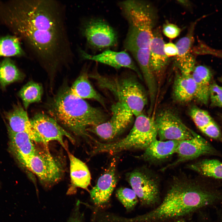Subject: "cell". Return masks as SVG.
<instances>
[{"instance_id":"cell-15","label":"cell","mask_w":222,"mask_h":222,"mask_svg":"<svg viewBox=\"0 0 222 222\" xmlns=\"http://www.w3.org/2000/svg\"><path fill=\"white\" fill-rule=\"evenodd\" d=\"M81 56L84 59L90 60L108 65L115 68H125L135 72L139 77L142 76L132 58L126 51H114L109 50L96 55H92L84 51H80Z\"/></svg>"},{"instance_id":"cell-6","label":"cell","mask_w":222,"mask_h":222,"mask_svg":"<svg viewBox=\"0 0 222 222\" xmlns=\"http://www.w3.org/2000/svg\"><path fill=\"white\" fill-rule=\"evenodd\" d=\"M129 134L122 139L113 143L103 144L104 152L114 153L131 149H146L157 139L155 119L142 113L136 117Z\"/></svg>"},{"instance_id":"cell-27","label":"cell","mask_w":222,"mask_h":222,"mask_svg":"<svg viewBox=\"0 0 222 222\" xmlns=\"http://www.w3.org/2000/svg\"><path fill=\"white\" fill-rule=\"evenodd\" d=\"M42 92V85L31 81L23 86L18 94L22 100L24 108L27 109L31 104L40 101Z\"/></svg>"},{"instance_id":"cell-3","label":"cell","mask_w":222,"mask_h":222,"mask_svg":"<svg viewBox=\"0 0 222 222\" xmlns=\"http://www.w3.org/2000/svg\"><path fill=\"white\" fill-rule=\"evenodd\" d=\"M48 112L58 123L76 135L86 137L90 138L89 128L104 122L106 119L103 111L72 94L67 87L61 89L52 99Z\"/></svg>"},{"instance_id":"cell-5","label":"cell","mask_w":222,"mask_h":222,"mask_svg":"<svg viewBox=\"0 0 222 222\" xmlns=\"http://www.w3.org/2000/svg\"><path fill=\"white\" fill-rule=\"evenodd\" d=\"M99 86L110 91L117 101L122 103L136 117L140 114L147 103L142 88L132 76L111 78L95 73L90 75Z\"/></svg>"},{"instance_id":"cell-11","label":"cell","mask_w":222,"mask_h":222,"mask_svg":"<svg viewBox=\"0 0 222 222\" xmlns=\"http://www.w3.org/2000/svg\"><path fill=\"white\" fill-rule=\"evenodd\" d=\"M155 119L159 140L181 141L190 139L193 136L194 131L170 111L160 112Z\"/></svg>"},{"instance_id":"cell-8","label":"cell","mask_w":222,"mask_h":222,"mask_svg":"<svg viewBox=\"0 0 222 222\" xmlns=\"http://www.w3.org/2000/svg\"><path fill=\"white\" fill-rule=\"evenodd\" d=\"M47 146L44 145L42 149L36 148L34 154L28 159L24 166L35 174L43 183L50 185L59 181L62 171Z\"/></svg>"},{"instance_id":"cell-20","label":"cell","mask_w":222,"mask_h":222,"mask_svg":"<svg viewBox=\"0 0 222 222\" xmlns=\"http://www.w3.org/2000/svg\"><path fill=\"white\" fill-rule=\"evenodd\" d=\"M165 44L160 30L158 28L153 30L150 46V61L154 74L160 72L169 61V57L164 51Z\"/></svg>"},{"instance_id":"cell-13","label":"cell","mask_w":222,"mask_h":222,"mask_svg":"<svg viewBox=\"0 0 222 222\" xmlns=\"http://www.w3.org/2000/svg\"><path fill=\"white\" fill-rule=\"evenodd\" d=\"M30 121L33 128L41 138L43 144L45 145H47L50 141H56L65 148L63 140L64 136L72 142L74 141L71 135L51 117L39 113L35 114Z\"/></svg>"},{"instance_id":"cell-29","label":"cell","mask_w":222,"mask_h":222,"mask_svg":"<svg viewBox=\"0 0 222 222\" xmlns=\"http://www.w3.org/2000/svg\"><path fill=\"white\" fill-rule=\"evenodd\" d=\"M116 195L128 212L133 210L139 201L137 195L132 189L120 188L117 190Z\"/></svg>"},{"instance_id":"cell-18","label":"cell","mask_w":222,"mask_h":222,"mask_svg":"<svg viewBox=\"0 0 222 222\" xmlns=\"http://www.w3.org/2000/svg\"><path fill=\"white\" fill-rule=\"evenodd\" d=\"M195 25V23H193L187 34L179 40L175 44L178 49V54L175 60L180 71L193 70L195 67V58L191 52Z\"/></svg>"},{"instance_id":"cell-7","label":"cell","mask_w":222,"mask_h":222,"mask_svg":"<svg viewBox=\"0 0 222 222\" xmlns=\"http://www.w3.org/2000/svg\"><path fill=\"white\" fill-rule=\"evenodd\" d=\"M128 182L137 195L141 205L153 208L160 203V181L151 171H136L129 176Z\"/></svg>"},{"instance_id":"cell-22","label":"cell","mask_w":222,"mask_h":222,"mask_svg":"<svg viewBox=\"0 0 222 222\" xmlns=\"http://www.w3.org/2000/svg\"><path fill=\"white\" fill-rule=\"evenodd\" d=\"M192 72L180 71L176 77L173 92L175 99L179 102H188L195 98L196 87Z\"/></svg>"},{"instance_id":"cell-26","label":"cell","mask_w":222,"mask_h":222,"mask_svg":"<svg viewBox=\"0 0 222 222\" xmlns=\"http://www.w3.org/2000/svg\"><path fill=\"white\" fill-rule=\"evenodd\" d=\"M24 76V74L9 58H5L0 62V85L3 89L12 83L22 80Z\"/></svg>"},{"instance_id":"cell-31","label":"cell","mask_w":222,"mask_h":222,"mask_svg":"<svg viewBox=\"0 0 222 222\" xmlns=\"http://www.w3.org/2000/svg\"><path fill=\"white\" fill-rule=\"evenodd\" d=\"M213 105L222 107V87L215 83L210 84L209 96Z\"/></svg>"},{"instance_id":"cell-10","label":"cell","mask_w":222,"mask_h":222,"mask_svg":"<svg viewBox=\"0 0 222 222\" xmlns=\"http://www.w3.org/2000/svg\"><path fill=\"white\" fill-rule=\"evenodd\" d=\"M82 32L88 44L96 49L113 47L117 42L115 30L101 19L93 18L88 20L83 25Z\"/></svg>"},{"instance_id":"cell-33","label":"cell","mask_w":222,"mask_h":222,"mask_svg":"<svg viewBox=\"0 0 222 222\" xmlns=\"http://www.w3.org/2000/svg\"><path fill=\"white\" fill-rule=\"evenodd\" d=\"M80 202H77L74 209L68 222H83L84 215L80 210Z\"/></svg>"},{"instance_id":"cell-1","label":"cell","mask_w":222,"mask_h":222,"mask_svg":"<svg viewBox=\"0 0 222 222\" xmlns=\"http://www.w3.org/2000/svg\"><path fill=\"white\" fill-rule=\"evenodd\" d=\"M65 10L56 1L24 0L0 5V18L33 55L51 68L72 60Z\"/></svg>"},{"instance_id":"cell-19","label":"cell","mask_w":222,"mask_h":222,"mask_svg":"<svg viewBox=\"0 0 222 222\" xmlns=\"http://www.w3.org/2000/svg\"><path fill=\"white\" fill-rule=\"evenodd\" d=\"M68 155L71 187L68 190V194L74 193V189L76 187L87 190L91 180L90 173L87 166L72 154L68 153Z\"/></svg>"},{"instance_id":"cell-30","label":"cell","mask_w":222,"mask_h":222,"mask_svg":"<svg viewBox=\"0 0 222 222\" xmlns=\"http://www.w3.org/2000/svg\"><path fill=\"white\" fill-rule=\"evenodd\" d=\"M190 114L195 125L201 131L215 122L208 112L197 107L192 108Z\"/></svg>"},{"instance_id":"cell-4","label":"cell","mask_w":222,"mask_h":222,"mask_svg":"<svg viewBox=\"0 0 222 222\" xmlns=\"http://www.w3.org/2000/svg\"><path fill=\"white\" fill-rule=\"evenodd\" d=\"M118 4L128 25L124 42L125 49L131 54L149 49L156 18L152 5L136 0L121 1Z\"/></svg>"},{"instance_id":"cell-23","label":"cell","mask_w":222,"mask_h":222,"mask_svg":"<svg viewBox=\"0 0 222 222\" xmlns=\"http://www.w3.org/2000/svg\"><path fill=\"white\" fill-rule=\"evenodd\" d=\"M192 75L196 87L195 98L206 104L209 97L211 72L207 67L199 65L195 67Z\"/></svg>"},{"instance_id":"cell-9","label":"cell","mask_w":222,"mask_h":222,"mask_svg":"<svg viewBox=\"0 0 222 222\" xmlns=\"http://www.w3.org/2000/svg\"><path fill=\"white\" fill-rule=\"evenodd\" d=\"M111 111L112 116L109 121L92 127L88 131L103 140H109L124 130L131 122L134 115L125 105L118 101L112 106Z\"/></svg>"},{"instance_id":"cell-24","label":"cell","mask_w":222,"mask_h":222,"mask_svg":"<svg viewBox=\"0 0 222 222\" xmlns=\"http://www.w3.org/2000/svg\"><path fill=\"white\" fill-rule=\"evenodd\" d=\"M86 72L80 75L70 88L71 93L82 99H93L105 106L104 101L101 96L93 88L88 79Z\"/></svg>"},{"instance_id":"cell-2","label":"cell","mask_w":222,"mask_h":222,"mask_svg":"<svg viewBox=\"0 0 222 222\" xmlns=\"http://www.w3.org/2000/svg\"><path fill=\"white\" fill-rule=\"evenodd\" d=\"M209 180L175 177L159 204L134 222H168L187 218L205 208L222 203V190Z\"/></svg>"},{"instance_id":"cell-28","label":"cell","mask_w":222,"mask_h":222,"mask_svg":"<svg viewBox=\"0 0 222 222\" xmlns=\"http://www.w3.org/2000/svg\"><path fill=\"white\" fill-rule=\"evenodd\" d=\"M24 54L17 37L7 36L0 38V57L18 56Z\"/></svg>"},{"instance_id":"cell-25","label":"cell","mask_w":222,"mask_h":222,"mask_svg":"<svg viewBox=\"0 0 222 222\" xmlns=\"http://www.w3.org/2000/svg\"><path fill=\"white\" fill-rule=\"evenodd\" d=\"M188 167L204 177L222 180V162L217 159H203Z\"/></svg>"},{"instance_id":"cell-35","label":"cell","mask_w":222,"mask_h":222,"mask_svg":"<svg viewBox=\"0 0 222 222\" xmlns=\"http://www.w3.org/2000/svg\"><path fill=\"white\" fill-rule=\"evenodd\" d=\"M193 220H188L187 218H182L173 220L168 222H193Z\"/></svg>"},{"instance_id":"cell-17","label":"cell","mask_w":222,"mask_h":222,"mask_svg":"<svg viewBox=\"0 0 222 222\" xmlns=\"http://www.w3.org/2000/svg\"><path fill=\"white\" fill-rule=\"evenodd\" d=\"M8 129L10 149L18 160L24 166L28 159L36 151L33 141L25 132H14L8 126Z\"/></svg>"},{"instance_id":"cell-16","label":"cell","mask_w":222,"mask_h":222,"mask_svg":"<svg viewBox=\"0 0 222 222\" xmlns=\"http://www.w3.org/2000/svg\"><path fill=\"white\" fill-rule=\"evenodd\" d=\"M4 114L12 131L25 132L33 141L43 144L41 138L33 128L27 112L20 104L14 105L11 109L5 112Z\"/></svg>"},{"instance_id":"cell-36","label":"cell","mask_w":222,"mask_h":222,"mask_svg":"<svg viewBox=\"0 0 222 222\" xmlns=\"http://www.w3.org/2000/svg\"><path fill=\"white\" fill-rule=\"evenodd\" d=\"M214 56L222 58V52L220 51H216L214 53Z\"/></svg>"},{"instance_id":"cell-12","label":"cell","mask_w":222,"mask_h":222,"mask_svg":"<svg viewBox=\"0 0 222 222\" xmlns=\"http://www.w3.org/2000/svg\"><path fill=\"white\" fill-rule=\"evenodd\" d=\"M176 153L178 155L176 160L162 168V171L201 156L220 155L208 141L194 131L192 138L180 141Z\"/></svg>"},{"instance_id":"cell-32","label":"cell","mask_w":222,"mask_h":222,"mask_svg":"<svg viewBox=\"0 0 222 222\" xmlns=\"http://www.w3.org/2000/svg\"><path fill=\"white\" fill-rule=\"evenodd\" d=\"M181 30L176 25L173 23H167L163 26L162 32L163 34L167 38L173 39L178 36Z\"/></svg>"},{"instance_id":"cell-14","label":"cell","mask_w":222,"mask_h":222,"mask_svg":"<svg viewBox=\"0 0 222 222\" xmlns=\"http://www.w3.org/2000/svg\"><path fill=\"white\" fill-rule=\"evenodd\" d=\"M116 160L111 162L109 168L98 180L89 192L91 200L98 207L104 206L109 201L117 182L116 175Z\"/></svg>"},{"instance_id":"cell-37","label":"cell","mask_w":222,"mask_h":222,"mask_svg":"<svg viewBox=\"0 0 222 222\" xmlns=\"http://www.w3.org/2000/svg\"><path fill=\"white\" fill-rule=\"evenodd\" d=\"M220 81L222 82V78L220 79Z\"/></svg>"},{"instance_id":"cell-34","label":"cell","mask_w":222,"mask_h":222,"mask_svg":"<svg viewBox=\"0 0 222 222\" xmlns=\"http://www.w3.org/2000/svg\"><path fill=\"white\" fill-rule=\"evenodd\" d=\"M164 49L166 55L169 57L176 56L178 54V49L175 44L171 42L165 43Z\"/></svg>"},{"instance_id":"cell-21","label":"cell","mask_w":222,"mask_h":222,"mask_svg":"<svg viewBox=\"0 0 222 222\" xmlns=\"http://www.w3.org/2000/svg\"><path fill=\"white\" fill-rule=\"evenodd\" d=\"M180 141H160L156 139L145 149L141 158L152 162L164 160L176 153Z\"/></svg>"}]
</instances>
